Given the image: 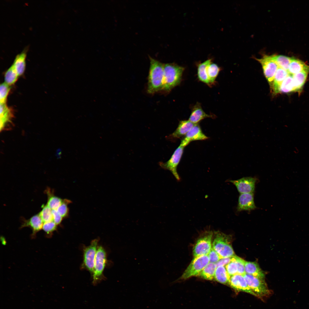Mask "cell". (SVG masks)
<instances>
[{"label": "cell", "mask_w": 309, "mask_h": 309, "mask_svg": "<svg viewBox=\"0 0 309 309\" xmlns=\"http://www.w3.org/2000/svg\"><path fill=\"white\" fill-rule=\"evenodd\" d=\"M0 131L9 130L13 127L12 120L13 114L6 104L0 105Z\"/></svg>", "instance_id": "obj_14"}, {"label": "cell", "mask_w": 309, "mask_h": 309, "mask_svg": "<svg viewBox=\"0 0 309 309\" xmlns=\"http://www.w3.org/2000/svg\"><path fill=\"white\" fill-rule=\"evenodd\" d=\"M10 90V86L4 82L0 86V102L1 104H6L7 97Z\"/></svg>", "instance_id": "obj_34"}, {"label": "cell", "mask_w": 309, "mask_h": 309, "mask_svg": "<svg viewBox=\"0 0 309 309\" xmlns=\"http://www.w3.org/2000/svg\"><path fill=\"white\" fill-rule=\"evenodd\" d=\"M208 138L209 137L203 133L198 123L195 124L182 138L180 145L185 147L192 141L204 140Z\"/></svg>", "instance_id": "obj_12"}, {"label": "cell", "mask_w": 309, "mask_h": 309, "mask_svg": "<svg viewBox=\"0 0 309 309\" xmlns=\"http://www.w3.org/2000/svg\"><path fill=\"white\" fill-rule=\"evenodd\" d=\"M234 256L232 257L231 261L225 266L227 273L229 278L237 274V266Z\"/></svg>", "instance_id": "obj_35"}, {"label": "cell", "mask_w": 309, "mask_h": 309, "mask_svg": "<svg viewBox=\"0 0 309 309\" xmlns=\"http://www.w3.org/2000/svg\"><path fill=\"white\" fill-rule=\"evenodd\" d=\"M21 220V225L20 228L26 227H30L32 231L31 238L32 239L35 238L37 233L42 229L43 224L39 213L28 219L22 218Z\"/></svg>", "instance_id": "obj_13"}, {"label": "cell", "mask_w": 309, "mask_h": 309, "mask_svg": "<svg viewBox=\"0 0 309 309\" xmlns=\"http://www.w3.org/2000/svg\"><path fill=\"white\" fill-rule=\"evenodd\" d=\"M215 236L212 247L222 258L235 255L228 235L217 231L215 232Z\"/></svg>", "instance_id": "obj_3"}, {"label": "cell", "mask_w": 309, "mask_h": 309, "mask_svg": "<svg viewBox=\"0 0 309 309\" xmlns=\"http://www.w3.org/2000/svg\"><path fill=\"white\" fill-rule=\"evenodd\" d=\"M210 262L216 264L222 258L212 247L208 255Z\"/></svg>", "instance_id": "obj_38"}, {"label": "cell", "mask_w": 309, "mask_h": 309, "mask_svg": "<svg viewBox=\"0 0 309 309\" xmlns=\"http://www.w3.org/2000/svg\"><path fill=\"white\" fill-rule=\"evenodd\" d=\"M309 72L303 71L292 75L294 92H300Z\"/></svg>", "instance_id": "obj_23"}, {"label": "cell", "mask_w": 309, "mask_h": 309, "mask_svg": "<svg viewBox=\"0 0 309 309\" xmlns=\"http://www.w3.org/2000/svg\"><path fill=\"white\" fill-rule=\"evenodd\" d=\"M272 57L279 67L288 71L292 58L282 55H272Z\"/></svg>", "instance_id": "obj_29"}, {"label": "cell", "mask_w": 309, "mask_h": 309, "mask_svg": "<svg viewBox=\"0 0 309 309\" xmlns=\"http://www.w3.org/2000/svg\"><path fill=\"white\" fill-rule=\"evenodd\" d=\"M57 225L53 221L43 223L42 229L45 232L46 235L50 237L53 235V232L57 229Z\"/></svg>", "instance_id": "obj_33"}, {"label": "cell", "mask_w": 309, "mask_h": 309, "mask_svg": "<svg viewBox=\"0 0 309 309\" xmlns=\"http://www.w3.org/2000/svg\"><path fill=\"white\" fill-rule=\"evenodd\" d=\"M70 202L69 200L67 199L63 200L61 205L56 210L63 218L66 217L68 215V204Z\"/></svg>", "instance_id": "obj_36"}, {"label": "cell", "mask_w": 309, "mask_h": 309, "mask_svg": "<svg viewBox=\"0 0 309 309\" xmlns=\"http://www.w3.org/2000/svg\"><path fill=\"white\" fill-rule=\"evenodd\" d=\"M220 70L219 67L215 63H211L207 66V74L210 84L215 82Z\"/></svg>", "instance_id": "obj_30"}, {"label": "cell", "mask_w": 309, "mask_h": 309, "mask_svg": "<svg viewBox=\"0 0 309 309\" xmlns=\"http://www.w3.org/2000/svg\"><path fill=\"white\" fill-rule=\"evenodd\" d=\"M303 71L309 72V66L300 60L292 58L288 70L289 74L293 75Z\"/></svg>", "instance_id": "obj_20"}, {"label": "cell", "mask_w": 309, "mask_h": 309, "mask_svg": "<svg viewBox=\"0 0 309 309\" xmlns=\"http://www.w3.org/2000/svg\"><path fill=\"white\" fill-rule=\"evenodd\" d=\"M195 124L188 120L181 121L175 131L166 136V138L171 141L181 137L183 138Z\"/></svg>", "instance_id": "obj_17"}, {"label": "cell", "mask_w": 309, "mask_h": 309, "mask_svg": "<svg viewBox=\"0 0 309 309\" xmlns=\"http://www.w3.org/2000/svg\"><path fill=\"white\" fill-rule=\"evenodd\" d=\"M255 178L251 177H243L236 180H230L241 194L253 193L255 190Z\"/></svg>", "instance_id": "obj_11"}, {"label": "cell", "mask_w": 309, "mask_h": 309, "mask_svg": "<svg viewBox=\"0 0 309 309\" xmlns=\"http://www.w3.org/2000/svg\"><path fill=\"white\" fill-rule=\"evenodd\" d=\"M245 270L246 274L264 280L265 275L257 262L245 261Z\"/></svg>", "instance_id": "obj_21"}, {"label": "cell", "mask_w": 309, "mask_h": 309, "mask_svg": "<svg viewBox=\"0 0 309 309\" xmlns=\"http://www.w3.org/2000/svg\"><path fill=\"white\" fill-rule=\"evenodd\" d=\"M42 208L39 214L43 223L53 221L52 209L47 204H43Z\"/></svg>", "instance_id": "obj_32"}, {"label": "cell", "mask_w": 309, "mask_h": 309, "mask_svg": "<svg viewBox=\"0 0 309 309\" xmlns=\"http://www.w3.org/2000/svg\"><path fill=\"white\" fill-rule=\"evenodd\" d=\"M185 147L180 145L176 149L171 157L166 162H159V165L164 169L170 171L177 181H180V178L177 173V168L183 155Z\"/></svg>", "instance_id": "obj_7"}, {"label": "cell", "mask_w": 309, "mask_h": 309, "mask_svg": "<svg viewBox=\"0 0 309 309\" xmlns=\"http://www.w3.org/2000/svg\"><path fill=\"white\" fill-rule=\"evenodd\" d=\"M289 74L287 71L280 68H278L270 86L274 94L280 93V88L282 82Z\"/></svg>", "instance_id": "obj_19"}, {"label": "cell", "mask_w": 309, "mask_h": 309, "mask_svg": "<svg viewBox=\"0 0 309 309\" xmlns=\"http://www.w3.org/2000/svg\"><path fill=\"white\" fill-rule=\"evenodd\" d=\"M209 262L208 255L194 257L184 272L181 279H186L192 276H198Z\"/></svg>", "instance_id": "obj_5"}, {"label": "cell", "mask_w": 309, "mask_h": 309, "mask_svg": "<svg viewBox=\"0 0 309 309\" xmlns=\"http://www.w3.org/2000/svg\"><path fill=\"white\" fill-rule=\"evenodd\" d=\"M184 68L174 63L164 64L162 90L169 91L180 83Z\"/></svg>", "instance_id": "obj_2"}, {"label": "cell", "mask_w": 309, "mask_h": 309, "mask_svg": "<svg viewBox=\"0 0 309 309\" xmlns=\"http://www.w3.org/2000/svg\"><path fill=\"white\" fill-rule=\"evenodd\" d=\"M26 56L25 50L16 56L12 64L19 76L22 75L25 72Z\"/></svg>", "instance_id": "obj_22"}, {"label": "cell", "mask_w": 309, "mask_h": 309, "mask_svg": "<svg viewBox=\"0 0 309 309\" xmlns=\"http://www.w3.org/2000/svg\"><path fill=\"white\" fill-rule=\"evenodd\" d=\"M53 221L57 225L60 224L62 220V217L59 213L56 210H52Z\"/></svg>", "instance_id": "obj_39"}, {"label": "cell", "mask_w": 309, "mask_h": 309, "mask_svg": "<svg viewBox=\"0 0 309 309\" xmlns=\"http://www.w3.org/2000/svg\"><path fill=\"white\" fill-rule=\"evenodd\" d=\"M19 76L13 66L12 65L5 73V82L9 86H11L15 83Z\"/></svg>", "instance_id": "obj_28"}, {"label": "cell", "mask_w": 309, "mask_h": 309, "mask_svg": "<svg viewBox=\"0 0 309 309\" xmlns=\"http://www.w3.org/2000/svg\"><path fill=\"white\" fill-rule=\"evenodd\" d=\"M232 257H227L221 258L215 264L217 267L226 266L231 261Z\"/></svg>", "instance_id": "obj_40"}, {"label": "cell", "mask_w": 309, "mask_h": 309, "mask_svg": "<svg viewBox=\"0 0 309 309\" xmlns=\"http://www.w3.org/2000/svg\"><path fill=\"white\" fill-rule=\"evenodd\" d=\"M294 92L292 75L289 74L282 82L280 93H287Z\"/></svg>", "instance_id": "obj_31"}, {"label": "cell", "mask_w": 309, "mask_h": 309, "mask_svg": "<svg viewBox=\"0 0 309 309\" xmlns=\"http://www.w3.org/2000/svg\"><path fill=\"white\" fill-rule=\"evenodd\" d=\"M234 257L237 266V274L243 276L246 274L245 270V261L235 255Z\"/></svg>", "instance_id": "obj_37"}, {"label": "cell", "mask_w": 309, "mask_h": 309, "mask_svg": "<svg viewBox=\"0 0 309 309\" xmlns=\"http://www.w3.org/2000/svg\"><path fill=\"white\" fill-rule=\"evenodd\" d=\"M256 208L254 200L253 193L240 194L237 207V211H250Z\"/></svg>", "instance_id": "obj_15"}, {"label": "cell", "mask_w": 309, "mask_h": 309, "mask_svg": "<svg viewBox=\"0 0 309 309\" xmlns=\"http://www.w3.org/2000/svg\"><path fill=\"white\" fill-rule=\"evenodd\" d=\"M213 115L207 114L202 109L201 104L197 103L193 107L188 120L194 124H197L201 120L207 118H215Z\"/></svg>", "instance_id": "obj_18"}, {"label": "cell", "mask_w": 309, "mask_h": 309, "mask_svg": "<svg viewBox=\"0 0 309 309\" xmlns=\"http://www.w3.org/2000/svg\"><path fill=\"white\" fill-rule=\"evenodd\" d=\"M229 284L236 291L245 292L255 296L242 275L237 274L231 276L229 279Z\"/></svg>", "instance_id": "obj_16"}, {"label": "cell", "mask_w": 309, "mask_h": 309, "mask_svg": "<svg viewBox=\"0 0 309 309\" xmlns=\"http://www.w3.org/2000/svg\"><path fill=\"white\" fill-rule=\"evenodd\" d=\"M229 278L224 266L217 267L214 276L216 281L222 284H226L229 283Z\"/></svg>", "instance_id": "obj_27"}, {"label": "cell", "mask_w": 309, "mask_h": 309, "mask_svg": "<svg viewBox=\"0 0 309 309\" xmlns=\"http://www.w3.org/2000/svg\"><path fill=\"white\" fill-rule=\"evenodd\" d=\"M211 63V60L208 59L199 64L197 68V75L199 80L208 85L211 84L207 76V68Z\"/></svg>", "instance_id": "obj_25"}, {"label": "cell", "mask_w": 309, "mask_h": 309, "mask_svg": "<svg viewBox=\"0 0 309 309\" xmlns=\"http://www.w3.org/2000/svg\"><path fill=\"white\" fill-rule=\"evenodd\" d=\"M45 192L47 197V205L52 210H57L62 203L63 200L56 196L53 190L49 188H47Z\"/></svg>", "instance_id": "obj_24"}, {"label": "cell", "mask_w": 309, "mask_h": 309, "mask_svg": "<svg viewBox=\"0 0 309 309\" xmlns=\"http://www.w3.org/2000/svg\"><path fill=\"white\" fill-rule=\"evenodd\" d=\"M244 276L247 283L256 296L261 299L268 297L271 293L264 280L245 274Z\"/></svg>", "instance_id": "obj_4"}, {"label": "cell", "mask_w": 309, "mask_h": 309, "mask_svg": "<svg viewBox=\"0 0 309 309\" xmlns=\"http://www.w3.org/2000/svg\"><path fill=\"white\" fill-rule=\"evenodd\" d=\"M217 267L215 264L209 262L205 267L198 276L205 279L212 280L214 279Z\"/></svg>", "instance_id": "obj_26"}, {"label": "cell", "mask_w": 309, "mask_h": 309, "mask_svg": "<svg viewBox=\"0 0 309 309\" xmlns=\"http://www.w3.org/2000/svg\"><path fill=\"white\" fill-rule=\"evenodd\" d=\"M213 235L212 231H209L197 240L193 249L194 257L208 254L212 247Z\"/></svg>", "instance_id": "obj_8"}, {"label": "cell", "mask_w": 309, "mask_h": 309, "mask_svg": "<svg viewBox=\"0 0 309 309\" xmlns=\"http://www.w3.org/2000/svg\"><path fill=\"white\" fill-rule=\"evenodd\" d=\"M98 241L97 239L94 240L84 250L83 266L92 274L94 270Z\"/></svg>", "instance_id": "obj_10"}, {"label": "cell", "mask_w": 309, "mask_h": 309, "mask_svg": "<svg viewBox=\"0 0 309 309\" xmlns=\"http://www.w3.org/2000/svg\"><path fill=\"white\" fill-rule=\"evenodd\" d=\"M106 262L105 251L101 246L98 247L92 275V284L96 285L104 279L103 273Z\"/></svg>", "instance_id": "obj_6"}, {"label": "cell", "mask_w": 309, "mask_h": 309, "mask_svg": "<svg viewBox=\"0 0 309 309\" xmlns=\"http://www.w3.org/2000/svg\"><path fill=\"white\" fill-rule=\"evenodd\" d=\"M256 60L261 64L264 74L271 86L279 67L278 65L273 59L272 55H265L262 58Z\"/></svg>", "instance_id": "obj_9"}, {"label": "cell", "mask_w": 309, "mask_h": 309, "mask_svg": "<svg viewBox=\"0 0 309 309\" xmlns=\"http://www.w3.org/2000/svg\"><path fill=\"white\" fill-rule=\"evenodd\" d=\"M150 67L147 92L150 94L162 90L164 77V64L149 56Z\"/></svg>", "instance_id": "obj_1"}]
</instances>
